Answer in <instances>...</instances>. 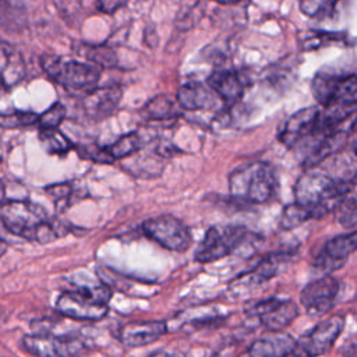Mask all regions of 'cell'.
Wrapping results in <instances>:
<instances>
[{"mask_svg":"<svg viewBox=\"0 0 357 357\" xmlns=\"http://www.w3.org/2000/svg\"><path fill=\"white\" fill-rule=\"evenodd\" d=\"M78 52L95 67H105L112 68L116 67L119 60L114 49L109 45H81Z\"/></svg>","mask_w":357,"mask_h":357,"instance_id":"obj_24","label":"cell"},{"mask_svg":"<svg viewBox=\"0 0 357 357\" xmlns=\"http://www.w3.org/2000/svg\"><path fill=\"white\" fill-rule=\"evenodd\" d=\"M308 219H311V215L303 206L293 202L283 208L280 219H279V226L283 230H293V229L301 226Z\"/></svg>","mask_w":357,"mask_h":357,"instance_id":"obj_26","label":"cell"},{"mask_svg":"<svg viewBox=\"0 0 357 357\" xmlns=\"http://www.w3.org/2000/svg\"><path fill=\"white\" fill-rule=\"evenodd\" d=\"M148 357H187L181 351H173V350H158L151 353Z\"/></svg>","mask_w":357,"mask_h":357,"instance_id":"obj_34","label":"cell"},{"mask_svg":"<svg viewBox=\"0 0 357 357\" xmlns=\"http://www.w3.org/2000/svg\"><path fill=\"white\" fill-rule=\"evenodd\" d=\"M291 258H293V255L289 251L271 252L266 257H264L262 259H259L251 271L240 275L236 279L234 286L236 287H245V289L259 286V284L271 280L276 275H279L280 271L289 262H291Z\"/></svg>","mask_w":357,"mask_h":357,"instance_id":"obj_15","label":"cell"},{"mask_svg":"<svg viewBox=\"0 0 357 357\" xmlns=\"http://www.w3.org/2000/svg\"><path fill=\"white\" fill-rule=\"evenodd\" d=\"M121 96L123 89L119 85L95 88L84 98V112L89 119L95 121L103 120L116 110Z\"/></svg>","mask_w":357,"mask_h":357,"instance_id":"obj_18","label":"cell"},{"mask_svg":"<svg viewBox=\"0 0 357 357\" xmlns=\"http://www.w3.org/2000/svg\"><path fill=\"white\" fill-rule=\"evenodd\" d=\"M146 237L174 252H184L191 245V233L187 225L173 215H159L141 225Z\"/></svg>","mask_w":357,"mask_h":357,"instance_id":"obj_9","label":"cell"},{"mask_svg":"<svg viewBox=\"0 0 357 357\" xmlns=\"http://www.w3.org/2000/svg\"><path fill=\"white\" fill-rule=\"evenodd\" d=\"M95 6L102 13L113 14V13H116L117 8L126 6V3L124 1H117V0H109V1H98V3H95Z\"/></svg>","mask_w":357,"mask_h":357,"instance_id":"obj_33","label":"cell"},{"mask_svg":"<svg viewBox=\"0 0 357 357\" xmlns=\"http://www.w3.org/2000/svg\"><path fill=\"white\" fill-rule=\"evenodd\" d=\"M38 114L32 112H14L11 114H0V124L4 127H21L38 123Z\"/></svg>","mask_w":357,"mask_h":357,"instance_id":"obj_31","label":"cell"},{"mask_svg":"<svg viewBox=\"0 0 357 357\" xmlns=\"http://www.w3.org/2000/svg\"><path fill=\"white\" fill-rule=\"evenodd\" d=\"M245 314L255 318L268 332H282L297 318L298 307L293 300L271 297L251 304Z\"/></svg>","mask_w":357,"mask_h":357,"instance_id":"obj_11","label":"cell"},{"mask_svg":"<svg viewBox=\"0 0 357 357\" xmlns=\"http://www.w3.org/2000/svg\"><path fill=\"white\" fill-rule=\"evenodd\" d=\"M216 93L204 82L188 81L177 89V105L183 110H216L220 105Z\"/></svg>","mask_w":357,"mask_h":357,"instance_id":"obj_17","label":"cell"},{"mask_svg":"<svg viewBox=\"0 0 357 357\" xmlns=\"http://www.w3.org/2000/svg\"><path fill=\"white\" fill-rule=\"evenodd\" d=\"M46 192H47V195H50L54 199V204L59 208L60 204H64V206L67 205V201L70 199L73 188L70 184L61 183V184H53V185L46 187Z\"/></svg>","mask_w":357,"mask_h":357,"instance_id":"obj_32","label":"cell"},{"mask_svg":"<svg viewBox=\"0 0 357 357\" xmlns=\"http://www.w3.org/2000/svg\"><path fill=\"white\" fill-rule=\"evenodd\" d=\"M146 141L148 139L145 138V135H142L138 131H132V132H128V134L120 137L117 141H114L113 144L106 146L105 152L110 159L128 158V156L139 152L144 148V145L146 144Z\"/></svg>","mask_w":357,"mask_h":357,"instance_id":"obj_23","label":"cell"},{"mask_svg":"<svg viewBox=\"0 0 357 357\" xmlns=\"http://www.w3.org/2000/svg\"><path fill=\"white\" fill-rule=\"evenodd\" d=\"M139 114L146 121H169L177 119L180 112L174 100L166 95H158L142 106Z\"/></svg>","mask_w":357,"mask_h":357,"instance_id":"obj_22","label":"cell"},{"mask_svg":"<svg viewBox=\"0 0 357 357\" xmlns=\"http://www.w3.org/2000/svg\"><path fill=\"white\" fill-rule=\"evenodd\" d=\"M318 117L319 109L315 106L297 110L280 127L278 134L279 141L286 148H293L298 145L301 141H304L314 132L318 123Z\"/></svg>","mask_w":357,"mask_h":357,"instance_id":"obj_13","label":"cell"},{"mask_svg":"<svg viewBox=\"0 0 357 357\" xmlns=\"http://www.w3.org/2000/svg\"><path fill=\"white\" fill-rule=\"evenodd\" d=\"M0 162H1V156H0Z\"/></svg>","mask_w":357,"mask_h":357,"instance_id":"obj_38","label":"cell"},{"mask_svg":"<svg viewBox=\"0 0 357 357\" xmlns=\"http://www.w3.org/2000/svg\"><path fill=\"white\" fill-rule=\"evenodd\" d=\"M357 247V233L350 231L329 238L322 250L318 252L314 261V266L322 271H335L344 265L349 255L354 252Z\"/></svg>","mask_w":357,"mask_h":357,"instance_id":"obj_14","label":"cell"},{"mask_svg":"<svg viewBox=\"0 0 357 357\" xmlns=\"http://www.w3.org/2000/svg\"><path fill=\"white\" fill-rule=\"evenodd\" d=\"M7 251V244L0 238V257Z\"/></svg>","mask_w":357,"mask_h":357,"instance_id":"obj_36","label":"cell"},{"mask_svg":"<svg viewBox=\"0 0 357 357\" xmlns=\"http://www.w3.org/2000/svg\"><path fill=\"white\" fill-rule=\"evenodd\" d=\"M64 117H66V107L57 102L38 117V124L40 130H54V128H59Z\"/></svg>","mask_w":357,"mask_h":357,"instance_id":"obj_29","label":"cell"},{"mask_svg":"<svg viewBox=\"0 0 357 357\" xmlns=\"http://www.w3.org/2000/svg\"><path fill=\"white\" fill-rule=\"evenodd\" d=\"M344 328L342 315H331L303 333L294 344L293 357H321L331 351Z\"/></svg>","mask_w":357,"mask_h":357,"instance_id":"obj_6","label":"cell"},{"mask_svg":"<svg viewBox=\"0 0 357 357\" xmlns=\"http://www.w3.org/2000/svg\"><path fill=\"white\" fill-rule=\"evenodd\" d=\"M243 226H212L205 233V237L198 244L194 252L197 262L209 264L234 254L240 243L247 234Z\"/></svg>","mask_w":357,"mask_h":357,"instance_id":"obj_8","label":"cell"},{"mask_svg":"<svg viewBox=\"0 0 357 357\" xmlns=\"http://www.w3.org/2000/svg\"><path fill=\"white\" fill-rule=\"evenodd\" d=\"M347 40V33L344 32H321V31H312L305 35L303 40V49L311 50L317 49L319 46H324L328 42H344Z\"/></svg>","mask_w":357,"mask_h":357,"instance_id":"obj_27","label":"cell"},{"mask_svg":"<svg viewBox=\"0 0 357 357\" xmlns=\"http://www.w3.org/2000/svg\"><path fill=\"white\" fill-rule=\"evenodd\" d=\"M335 1L329 0H305L300 3V10L304 15L311 18H328L333 14Z\"/></svg>","mask_w":357,"mask_h":357,"instance_id":"obj_28","label":"cell"},{"mask_svg":"<svg viewBox=\"0 0 357 357\" xmlns=\"http://www.w3.org/2000/svg\"><path fill=\"white\" fill-rule=\"evenodd\" d=\"M339 290V280L326 275L305 284L300 293V301L310 315L319 317L333 308Z\"/></svg>","mask_w":357,"mask_h":357,"instance_id":"obj_12","label":"cell"},{"mask_svg":"<svg viewBox=\"0 0 357 357\" xmlns=\"http://www.w3.org/2000/svg\"><path fill=\"white\" fill-rule=\"evenodd\" d=\"M4 197H6V188H4V183L0 180V205L4 202Z\"/></svg>","mask_w":357,"mask_h":357,"instance_id":"obj_35","label":"cell"},{"mask_svg":"<svg viewBox=\"0 0 357 357\" xmlns=\"http://www.w3.org/2000/svg\"><path fill=\"white\" fill-rule=\"evenodd\" d=\"M6 89H7V86L4 85V82H3V79H1V77H0V98L6 93Z\"/></svg>","mask_w":357,"mask_h":357,"instance_id":"obj_37","label":"cell"},{"mask_svg":"<svg viewBox=\"0 0 357 357\" xmlns=\"http://www.w3.org/2000/svg\"><path fill=\"white\" fill-rule=\"evenodd\" d=\"M112 289L100 284L63 291L56 301V311L75 321H100L109 312Z\"/></svg>","mask_w":357,"mask_h":357,"instance_id":"obj_3","label":"cell"},{"mask_svg":"<svg viewBox=\"0 0 357 357\" xmlns=\"http://www.w3.org/2000/svg\"><path fill=\"white\" fill-rule=\"evenodd\" d=\"M296 339L286 332H269L254 340L240 357H289Z\"/></svg>","mask_w":357,"mask_h":357,"instance_id":"obj_19","label":"cell"},{"mask_svg":"<svg viewBox=\"0 0 357 357\" xmlns=\"http://www.w3.org/2000/svg\"><path fill=\"white\" fill-rule=\"evenodd\" d=\"M311 92L324 109L340 105H356L357 81L354 74L339 77L318 73L311 81Z\"/></svg>","mask_w":357,"mask_h":357,"instance_id":"obj_10","label":"cell"},{"mask_svg":"<svg viewBox=\"0 0 357 357\" xmlns=\"http://www.w3.org/2000/svg\"><path fill=\"white\" fill-rule=\"evenodd\" d=\"M337 212V219L340 222V225L346 229H354L356 226V213H357V208H356V198H354V192L347 195L335 209Z\"/></svg>","mask_w":357,"mask_h":357,"instance_id":"obj_30","label":"cell"},{"mask_svg":"<svg viewBox=\"0 0 357 357\" xmlns=\"http://www.w3.org/2000/svg\"><path fill=\"white\" fill-rule=\"evenodd\" d=\"M39 141L45 148V151L50 155H64L73 148V144L70 142V139L59 128L40 130Z\"/></svg>","mask_w":357,"mask_h":357,"instance_id":"obj_25","label":"cell"},{"mask_svg":"<svg viewBox=\"0 0 357 357\" xmlns=\"http://www.w3.org/2000/svg\"><path fill=\"white\" fill-rule=\"evenodd\" d=\"M354 192V181H336L319 172L304 173L294 185V202L303 206L311 219H319Z\"/></svg>","mask_w":357,"mask_h":357,"instance_id":"obj_1","label":"cell"},{"mask_svg":"<svg viewBox=\"0 0 357 357\" xmlns=\"http://www.w3.org/2000/svg\"><path fill=\"white\" fill-rule=\"evenodd\" d=\"M216 96L223 102L234 103L237 102L245 89V79L238 71L230 68L215 70L205 82Z\"/></svg>","mask_w":357,"mask_h":357,"instance_id":"obj_20","label":"cell"},{"mask_svg":"<svg viewBox=\"0 0 357 357\" xmlns=\"http://www.w3.org/2000/svg\"><path fill=\"white\" fill-rule=\"evenodd\" d=\"M43 71L71 93H89L96 88L100 70L92 64L59 56H45L40 60Z\"/></svg>","mask_w":357,"mask_h":357,"instance_id":"obj_4","label":"cell"},{"mask_svg":"<svg viewBox=\"0 0 357 357\" xmlns=\"http://www.w3.org/2000/svg\"><path fill=\"white\" fill-rule=\"evenodd\" d=\"M278 185L273 167L261 160L236 169L229 177L230 195L251 204L269 202L276 195Z\"/></svg>","mask_w":357,"mask_h":357,"instance_id":"obj_2","label":"cell"},{"mask_svg":"<svg viewBox=\"0 0 357 357\" xmlns=\"http://www.w3.org/2000/svg\"><path fill=\"white\" fill-rule=\"evenodd\" d=\"M49 219L45 208L32 201H8L0 205V222L13 234L33 240L35 231Z\"/></svg>","mask_w":357,"mask_h":357,"instance_id":"obj_7","label":"cell"},{"mask_svg":"<svg viewBox=\"0 0 357 357\" xmlns=\"http://www.w3.org/2000/svg\"><path fill=\"white\" fill-rule=\"evenodd\" d=\"M167 333L166 321L146 319V321H131L120 326L119 340L127 347H144Z\"/></svg>","mask_w":357,"mask_h":357,"instance_id":"obj_16","label":"cell"},{"mask_svg":"<svg viewBox=\"0 0 357 357\" xmlns=\"http://www.w3.org/2000/svg\"><path fill=\"white\" fill-rule=\"evenodd\" d=\"M24 63L20 53L8 43H0V77L6 86L14 85L24 77Z\"/></svg>","mask_w":357,"mask_h":357,"instance_id":"obj_21","label":"cell"},{"mask_svg":"<svg viewBox=\"0 0 357 357\" xmlns=\"http://www.w3.org/2000/svg\"><path fill=\"white\" fill-rule=\"evenodd\" d=\"M21 346L33 357H85L89 353V343L85 339L50 332L25 335Z\"/></svg>","mask_w":357,"mask_h":357,"instance_id":"obj_5","label":"cell"}]
</instances>
